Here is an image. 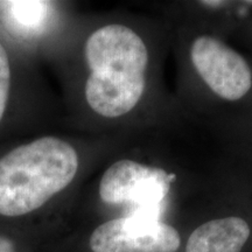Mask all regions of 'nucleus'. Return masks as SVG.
<instances>
[{"mask_svg":"<svg viewBox=\"0 0 252 252\" xmlns=\"http://www.w3.org/2000/svg\"><path fill=\"white\" fill-rule=\"evenodd\" d=\"M90 75L86 99L99 116L117 118L137 105L145 90L149 52L141 37L119 24L90 34L84 46Z\"/></svg>","mask_w":252,"mask_h":252,"instance_id":"obj_1","label":"nucleus"},{"mask_svg":"<svg viewBox=\"0 0 252 252\" xmlns=\"http://www.w3.org/2000/svg\"><path fill=\"white\" fill-rule=\"evenodd\" d=\"M76 150L45 135L0 157V216L18 219L36 212L64 190L77 174Z\"/></svg>","mask_w":252,"mask_h":252,"instance_id":"obj_2","label":"nucleus"},{"mask_svg":"<svg viewBox=\"0 0 252 252\" xmlns=\"http://www.w3.org/2000/svg\"><path fill=\"white\" fill-rule=\"evenodd\" d=\"M174 178L158 167L119 160L100 179L99 196L109 204H128L127 214L160 220Z\"/></svg>","mask_w":252,"mask_h":252,"instance_id":"obj_3","label":"nucleus"},{"mask_svg":"<svg viewBox=\"0 0 252 252\" xmlns=\"http://www.w3.org/2000/svg\"><path fill=\"white\" fill-rule=\"evenodd\" d=\"M180 244L173 226L134 214L103 223L89 239L93 252H175Z\"/></svg>","mask_w":252,"mask_h":252,"instance_id":"obj_4","label":"nucleus"},{"mask_svg":"<svg viewBox=\"0 0 252 252\" xmlns=\"http://www.w3.org/2000/svg\"><path fill=\"white\" fill-rule=\"evenodd\" d=\"M190 59L204 83L220 98L238 100L251 89L248 62L220 40L198 36L191 45Z\"/></svg>","mask_w":252,"mask_h":252,"instance_id":"obj_5","label":"nucleus"},{"mask_svg":"<svg viewBox=\"0 0 252 252\" xmlns=\"http://www.w3.org/2000/svg\"><path fill=\"white\" fill-rule=\"evenodd\" d=\"M250 237V226L241 217L212 220L189 236L186 252H241Z\"/></svg>","mask_w":252,"mask_h":252,"instance_id":"obj_6","label":"nucleus"},{"mask_svg":"<svg viewBox=\"0 0 252 252\" xmlns=\"http://www.w3.org/2000/svg\"><path fill=\"white\" fill-rule=\"evenodd\" d=\"M9 24L20 33H36L45 26L49 18L50 4L47 1H4Z\"/></svg>","mask_w":252,"mask_h":252,"instance_id":"obj_7","label":"nucleus"},{"mask_svg":"<svg viewBox=\"0 0 252 252\" xmlns=\"http://www.w3.org/2000/svg\"><path fill=\"white\" fill-rule=\"evenodd\" d=\"M12 71L7 50L0 42V123L7 110L9 93H11Z\"/></svg>","mask_w":252,"mask_h":252,"instance_id":"obj_8","label":"nucleus"},{"mask_svg":"<svg viewBox=\"0 0 252 252\" xmlns=\"http://www.w3.org/2000/svg\"><path fill=\"white\" fill-rule=\"evenodd\" d=\"M0 252H15L14 243L11 238L0 235Z\"/></svg>","mask_w":252,"mask_h":252,"instance_id":"obj_9","label":"nucleus"}]
</instances>
